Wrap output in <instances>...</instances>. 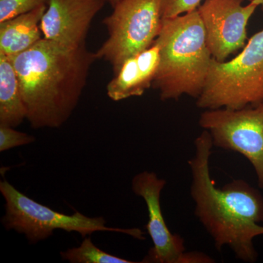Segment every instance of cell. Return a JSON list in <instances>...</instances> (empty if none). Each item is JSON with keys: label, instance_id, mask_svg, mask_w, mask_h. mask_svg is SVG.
<instances>
[{"label": "cell", "instance_id": "cell-12", "mask_svg": "<svg viewBox=\"0 0 263 263\" xmlns=\"http://www.w3.org/2000/svg\"><path fill=\"white\" fill-rule=\"evenodd\" d=\"M47 4L0 23V53L16 56L42 39L41 22Z\"/></svg>", "mask_w": 263, "mask_h": 263}, {"label": "cell", "instance_id": "cell-14", "mask_svg": "<svg viewBox=\"0 0 263 263\" xmlns=\"http://www.w3.org/2000/svg\"><path fill=\"white\" fill-rule=\"evenodd\" d=\"M60 256L62 259L71 263L134 262L104 252L93 243L90 237H85L79 247H74L60 252Z\"/></svg>", "mask_w": 263, "mask_h": 263}, {"label": "cell", "instance_id": "cell-11", "mask_svg": "<svg viewBox=\"0 0 263 263\" xmlns=\"http://www.w3.org/2000/svg\"><path fill=\"white\" fill-rule=\"evenodd\" d=\"M160 61V49L155 41L146 50L132 57L107 85V95L114 101L140 97L153 85Z\"/></svg>", "mask_w": 263, "mask_h": 263}, {"label": "cell", "instance_id": "cell-10", "mask_svg": "<svg viewBox=\"0 0 263 263\" xmlns=\"http://www.w3.org/2000/svg\"><path fill=\"white\" fill-rule=\"evenodd\" d=\"M108 0H46L41 22L43 38L66 48L86 45L91 22Z\"/></svg>", "mask_w": 263, "mask_h": 263}, {"label": "cell", "instance_id": "cell-7", "mask_svg": "<svg viewBox=\"0 0 263 263\" xmlns=\"http://www.w3.org/2000/svg\"><path fill=\"white\" fill-rule=\"evenodd\" d=\"M213 146L243 155L253 167L263 190V102L240 109L206 110L199 120Z\"/></svg>", "mask_w": 263, "mask_h": 263}, {"label": "cell", "instance_id": "cell-18", "mask_svg": "<svg viewBox=\"0 0 263 263\" xmlns=\"http://www.w3.org/2000/svg\"><path fill=\"white\" fill-rule=\"evenodd\" d=\"M252 2L257 6L260 7L263 11V0H252Z\"/></svg>", "mask_w": 263, "mask_h": 263}, {"label": "cell", "instance_id": "cell-13", "mask_svg": "<svg viewBox=\"0 0 263 263\" xmlns=\"http://www.w3.org/2000/svg\"><path fill=\"white\" fill-rule=\"evenodd\" d=\"M27 116L11 58L0 53V126L17 127Z\"/></svg>", "mask_w": 263, "mask_h": 263}, {"label": "cell", "instance_id": "cell-15", "mask_svg": "<svg viewBox=\"0 0 263 263\" xmlns=\"http://www.w3.org/2000/svg\"><path fill=\"white\" fill-rule=\"evenodd\" d=\"M46 4V0H0V23Z\"/></svg>", "mask_w": 263, "mask_h": 263}, {"label": "cell", "instance_id": "cell-16", "mask_svg": "<svg viewBox=\"0 0 263 263\" xmlns=\"http://www.w3.org/2000/svg\"><path fill=\"white\" fill-rule=\"evenodd\" d=\"M162 18H174L197 10L202 0H157Z\"/></svg>", "mask_w": 263, "mask_h": 263}, {"label": "cell", "instance_id": "cell-5", "mask_svg": "<svg viewBox=\"0 0 263 263\" xmlns=\"http://www.w3.org/2000/svg\"><path fill=\"white\" fill-rule=\"evenodd\" d=\"M0 193L5 201V214L1 219L5 229L24 234L30 243L46 240L56 230L76 232L82 238L95 232L103 231L145 239L144 233L140 229L107 227L103 216L91 218L80 212L67 215L55 212L21 193L6 180L0 181Z\"/></svg>", "mask_w": 263, "mask_h": 263}, {"label": "cell", "instance_id": "cell-4", "mask_svg": "<svg viewBox=\"0 0 263 263\" xmlns=\"http://www.w3.org/2000/svg\"><path fill=\"white\" fill-rule=\"evenodd\" d=\"M263 102V29L230 61L212 58L198 108L240 109Z\"/></svg>", "mask_w": 263, "mask_h": 263}, {"label": "cell", "instance_id": "cell-3", "mask_svg": "<svg viewBox=\"0 0 263 263\" xmlns=\"http://www.w3.org/2000/svg\"><path fill=\"white\" fill-rule=\"evenodd\" d=\"M156 41L160 61L153 86L161 100H178L184 95L198 98L213 58L198 10L162 18Z\"/></svg>", "mask_w": 263, "mask_h": 263}, {"label": "cell", "instance_id": "cell-2", "mask_svg": "<svg viewBox=\"0 0 263 263\" xmlns=\"http://www.w3.org/2000/svg\"><path fill=\"white\" fill-rule=\"evenodd\" d=\"M18 76L33 129L61 127L73 113L96 53L86 45L66 48L42 38L27 51L10 57Z\"/></svg>", "mask_w": 263, "mask_h": 263}, {"label": "cell", "instance_id": "cell-19", "mask_svg": "<svg viewBox=\"0 0 263 263\" xmlns=\"http://www.w3.org/2000/svg\"><path fill=\"white\" fill-rule=\"evenodd\" d=\"M119 1V0H108V3H110V5H111L112 8H114Z\"/></svg>", "mask_w": 263, "mask_h": 263}, {"label": "cell", "instance_id": "cell-1", "mask_svg": "<svg viewBox=\"0 0 263 263\" xmlns=\"http://www.w3.org/2000/svg\"><path fill=\"white\" fill-rule=\"evenodd\" d=\"M213 146L212 136L204 130L195 139V154L188 162L195 215L217 250L228 247L240 260L256 262L254 239L263 235L262 193L243 179L216 187L209 166Z\"/></svg>", "mask_w": 263, "mask_h": 263}, {"label": "cell", "instance_id": "cell-17", "mask_svg": "<svg viewBox=\"0 0 263 263\" xmlns=\"http://www.w3.org/2000/svg\"><path fill=\"white\" fill-rule=\"evenodd\" d=\"M35 138L27 133L15 130L14 128L0 126V152L11 149L15 147L31 144Z\"/></svg>", "mask_w": 263, "mask_h": 263}, {"label": "cell", "instance_id": "cell-8", "mask_svg": "<svg viewBox=\"0 0 263 263\" xmlns=\"http://www.w3.org/2000/svg\"><path fill=\"white\" fill-rule=\"evenodd\" d=\"M166 181L155 173L143 171L132 180V190L146 202L148 221L146 229L153 247L142 262L212 263L214 259L200 252H186L184 240L174 234L164 221L160 205V196Z\"/></svg>", "mask_w": 263, "mask_h": 263}, {"label": "cell", "instance_id": "cell-6", "mask_svg": "<svg viewBox=\"0 0 263 263\" xmlns=\"http://www.w3.org/2000/svg\"><path fill=\"white\" fill-rule=\"evenodd\" d=\"M113 9L103 21L108 39L95 53L110 63L116 75L128 59L153 44L162 18L157 0H119Z\"/></svg>", "mask_w": 263, "mask_h": 263}, {"label": "cell", "instance_id": "cell-9", "mask_svg": "<svg viewBox=\"0 0 263 263\" xmlns=\"http://www.w3.org/2000/svg\"><path fill=\"white\" fill-rule=\"evenodd\" d=\"M245 0H205L197 8L205 28L208 46L212 57L226 61L243 49L247 39V24L258 8Z\"/></svg>", "mask_w": 263, "mask_h": 263}]
</instances>
